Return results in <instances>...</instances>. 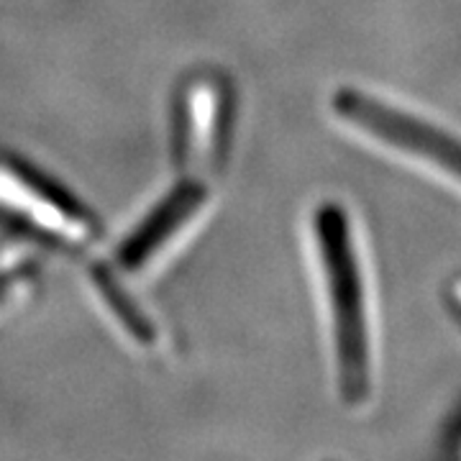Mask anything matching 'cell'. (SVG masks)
Masks as SVG:
<instances>
[{
  "label": "cell",
  "instance_id": "1",
  "mask_svg": "<svg viewBox=\"0 0 461 461\" xmlns=\"http://www.w3.org/2000/svg\"><path fill=\"white\" fill-rule=\"evenodd\" d=\"M315 239L330 293L341 395L346 402L357 405L369 395V336L364 313L362 272L357 262L348 218L339 203L318 205Z\"/></svg>",
  "mask_w": 461,
  "mask_h": 461
},
{
  "label": "cell",
  "instance_id": "2",
  "mask_svg": "<svg viewBox=\"0 0 461 461\" xmlns=\"http://www.w3.org/2000/svg\"><path fill=\"white\" fill-rule=\"evenodd\" d=\"M333 108L341 118L351 121L362 131L372 133L379 141L429 159L451 177L461 180V141L456 136H448L438 126L412 118L395 105L369 98L351 87H341L336 93Z\"/></svg>",
  "mask_w": 461,
  "mask_h": 461
},
{
  "label": "cell",
  "instance_id": "3",
  "mask_svg": "<svg viewBox=\"0 0 461 461\" xmlns=\"http://www.w3.org/2000/svg\"><path fill=\"white\" fill-rule=\"evenodd\" d=\"M205 200V190L198 182H180L167 200H162L147 221L133 230L131 236L118 247L115 257L123 269H139L141 264L149 262V257L165 244L167 239L180 229L190 215L198 211Z\"/></svg>",
  "mask_w": 461,
  "mask_h": 461
},
{
  "label": "cell",
  "instance_id": "4",
  "mask_svg": "<svg viewBox=\"0 0 461 461\" xmlns=\"http://www.w3.org/2000/svg\"><path fill=\"white\" fill-rule=\"evenodd\" d=\"M8 169H11V175L18 180V185H23V190L32 193L39 203H44L51 213L65 218L67 223H72L75 229L83 230V233H95V230H100L98 218L90 213V211L85 208V203H80V200L75 198L62 182H57L54 177H50L47 172H41V169L33 167L32 162L16 159V157L8 159Z\"/></svg>",
  "mask_w": 461,
  "mask_h": 461
},
{
  "label": "cell",
  "instance_id": "5",
  "mask_svg": "<svg viewBox=\"0 0 461 461\" xmlns=\"http://www.w3.org/2000/svg\"><path fill=\"white\" fill-rule=\"evenodd\" d=\"M93 280H95L103 297L108 300V305L113 308L115 315L121 318V323L126 326V330L131 333L133 339L144 346L154 344V341H157V330L149 323L147 315L141 313L131 300H129V295L121 290V285L113 280V275H111L105 267H95V269H93Z\"/></svg>",
  "mask_w": 461,
  "mask_h": 461
},
{
  "label": "cell",
  "instance_id": "6",
  "mask_svg": "<svg viewBox=\"0 0 461 461\" xmlns=\"http://www.w3.org/2000/svg\"><path fill=\"white\" fill-rule=\"evenodd\" d=\"M36 272H39V267H36L33 262L18 264V267H14V269L3 272V275H0V303H5V300H8V295L16 290L21 282L36 277Z\"/></svg>",
  "mask_w": 461,
  "mask_h": 461
},
{
  "label": "cell",
  "instance_id": "7",
  "mask_svg": "<svg viewBox=\"0 0 461 461\" xmlns=\"http://www.w3.org/2000/svg\"><path fill=\"white\" fill-rule=\"evenodd\" d=\"M448 305H451V311L456 315V321L461 323V275L456 280L451 282V290H448Z\"/></svg>",
  "mask_w": 461,
  "mask_h": 461
},
{
  "label": "cell",
  "instance_id": "8",
  "mask_svg": "<svg viewBox=\"0 0 461 461\" xmlns=\"http://www.w3.org/2000/svg\"><path fill=\"white\" fill-rule=\"evenodd\" d=\"M0 251H3V247H0Z\"/></svg>",
  "mask_w": 461,
  "mask_h": 461
}]
</instances>
